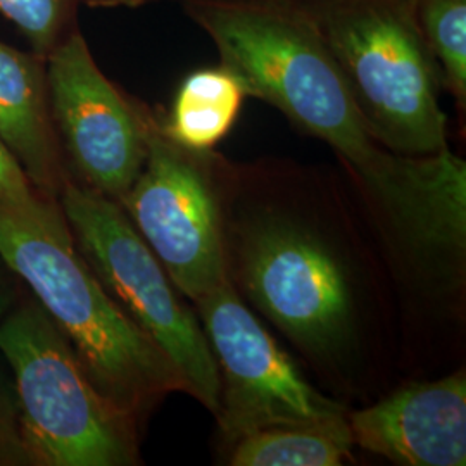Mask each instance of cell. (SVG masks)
<instances>
[{
	"label": "cell",
	"mask_w": 466,
	"mask_h": 466,
	"mask_svg": "<svg viewBox=\"0 0 466 466\" xmlns=\"http://www.w3.org/2000/svg\"><path fill=\"white\" fill-rule=\"evenodd\" d=\"M0 258L38 300L104 398L137 417L185 390L167 354L142 332L85 261L59 200L0 202Z\"/></svg>",
	"instance_id": "6da1fadb"
},
{
	"label": "cell",
	"mask_w": 466,
	"mask_h": 466,
	"mask_svg": "<svg viewBox=\"0 0 466 466\" xmlns=\"http://www.w3.org/2000/svg\"><path fill=\"white\" fill-rule=\"evenodd\" d=\"M217 46L219 65L233 71L248 96L280 109L296 127L329 144L370 190L396 152L370 135L317 19L273 2L182 4Z\"/></svg>",
	"instance_id": "7a4b0ae2"
},
{
	"label": "cell",
	"mask_w": 466,
	"mask_h": 466,
	"mask_svg": "<svg viewBox=\"0 0 466 466\" xmlns=\"http://www.w3.org/2000/svg\"><path fill=\"white\" fill-rule=\"evenodd\" d=\"M370 135L406 156L448 149L442 85L417 0H340L311 11Z\"/></svg>",
	"instance_id": "3957f363"
},
{
	"label": "cell",
	"mask_w": 466,
	"mask_h": 466,
	"mask_svg": "<svg viewBox=\"0 0 466 466\" xmlns=\"http://www.w3.org/2000/svg\"><path fill=\"white\" fill-rule=\"evenodd\" d=\"M0 352L13 373L23 429L38 466L138 463L135 418L100 394L25 285L0 317Z\"/></svg>",
	"instance_id": "277c9868"
},
{
	"label": "cell",
	"mask_w": 466,
	"mask_h": 466,
	"mask_svg": "<svg viewBox=\"0 0 466 466\" xmlns=\"http://www.w3.org/2000/svg\"><path fill=\"white\" fill-rule=\"evenodd\" d=\"M59 204L85 261L125 315L167 354L190 392L215 415L219 373L194 313L116 200L69 180Z\"/></svg>",
	"instance_id": "5b68a950"
},
{
	"label": "cell",
	"mask_w": 466,
	"mask_h": 466,
	"mask_svg": "<svg viewBox=\"0 0 466 466\" xmlns=\"http://www.w3.org/2000/svg\"><path fill=\"white\" fill-rule=\"evenodd\" d=\"M204 154L173 144L152 115L146 163L116 200L175 289L192 302L228 280L217 198Z\"/></svg>",
	"instance_id": "8992f818"
},
{
	"label": "cell",
	"mask_w": 466,
	"mask_h": 466,
	"mask_svg": "<svg viewBox=\"0 0 466 466\" xmlns=\"http://www.w3.org/2000/svg\"><path fill=\"white\" fill-rule=\"evenodd\" d=\"M194 304L217 361L221 385L217 417L228 441L271 427L346 417L342 404L304 380L228 280Z\"/></svg>",
	"instance_id": "52a82bcc"
},
{
	"label": "cell",
	"mask_w": 466,
	"mask_h": 466,
	"mask_svg": "<svg viewBox=\"0 0 466 466\" xmlns=\"http://www.w3.org/2000/svg\"><path fill=\"white\" fill-rule=\"evenodd\" d=\"M46 63L50 116L71 180L119 199L146 163L152 113L100 71L78 28Z\"/></svg>",
	"instance_id": "ba28073f"
},
{
	"label": "cell",
	"mask_w": 466,
	"mask_h": 466,
	"mask_svg": "<svg viewBox=\"0 0 466 466\" xmlns=\"http://www.w3.org/2000/svg\"><path fill=\"white\" fill-rule=\"evenodd\" d=\"M242 271L250 299L304 350L327 352L346 339L350 283L313 235L287 223L254 228L244 240Z\"/></svg>",
	"instance_id": "9c48e42d"
},
{
	"label": "cell",
	"mask_w": 466,
	"mask_h": 466,
	"mask_svg": "<svg viewBox=\"0 0 466 466\" xmlns=\"http://www.w3.org/2000/svg\"><path fill=\"white\" fill-rule=\"evenodd\" d=\"M348 421L354 446L394 463L465 466V375L408 385Z\"/></svg>",
	"instance_id": "30bf717a"
},
{
	"label": "cell",
	"mask_w": 466,
	"mask_h": 466,
	"mask_svg": "<svg viewBox=\"0 0 466 466\" xmlns=\"http://www.w3.org/2000/svg\"><path fill=\"white\" fill-rule=\"evenodd\" d=\"M373 194L410 246L431 256L458 254L466 242V165L452 150L406 156Z\"/></svg>",
	"instance_id": "8fae6325"
},
{
	"label": "cell",
	"mask_w": 466,
	"mask_h": 466,
	"mask_svg": "<svg viewBox=\"0 0 466 466\" xmlns=\"http://www.w3.org/2000/svg\"><path fill=\"white\" fill-rule=\"evenodd\" d=\"M0 138L38 192L59 200L71 177L50 116L46 57L2 42Z\"/></svg>",
	"instance_id": "7c38bea8"
},
{
	"label": "cell",
	"mask_w": 466,
	"mask_h": 466,
	"mask_svg": "<svg viewBox=\"0 0 466 466\" xmlns=\"http://www.w3.org/2000/svg\"><path fill=\"white\" fill-rule=\"evenodd\" d=\"M249 97L242 80L228 67H202L178 86L167 119H157L167 138L190 152L208 154L230 134Z\"/></svg>",
	"instance_id": "4fadbf2b"
},
{
	"label": "cell",
	"mask_w": 466,
	"mask_h": 466,
	"mask_svg": "<svg viewBox=\"0 0 466 466\" xmlns=\"http://www.w3.org/2000/svg\"><path fill=\"white\" fill-rule=\"evenodd\" d=\"M354 439L346 417L280 425L235 442L233 466H339L350 456Z\"/></svg>",
	"instance_id": "5bb4252c"
},
{
	"label": "cell",
	"mask_w": 466,
	"mask_h": 466,
	"mask_svg": "<svg viewBox=\"0 0 466 466\" xmlns=\"http://www.w3.org/2000/svg\"><path fill=\"white\" fill-rule=\"evenodd\" d=\"M417 16L442 85L465 106L466 0H417Z\"/></svg>",
	"instance_id": "9a60e30c"
},
{
	"label": "cell",
	"mask_w": 466,
	"mask_h": 466,
	"mask_svg": "<svg viewBox=\"0 0 466 466\" xmlns=\"http://www.w3.org/2000/svg\"><path fill=\"white\" fill-rule=\"evenodd\" d=\"M78 4L80 0H0V15L16 25L35 54L47 59L78 28Z\"/></svg>",
	"instance_id": "2e32d148"
},
{
	"label": "cell",
	"mask_w": 466,
	"mask_h": 466,
	"mask_svg": "<svg viewBox=\"0 0 466 466\" xmlns=\"http://www.w3.org/2000/svg\"><path fill=\"white\" fill-rule=\"evenodd\" d=\"M0 466H38L23 429L13 373L0 352Z\"/></svg>",
	"instance_id": "e0dca14e"
},
{
	"label": "cell",
	"mask_w": 466,
	"mask_h": 466,
	"mask_svg": "<svg viewBox=\"0 0 466 466\" xmlns=\"http://www.w3.org/2000/svg\"><path fill=\"white\" fill-rule=\"evenodd\" d=\"M46 200L56 199L38 192L13 152L0 138V202L16 208H36Z\"/></svg>",
	"instance_id": "ac0fdd59"
},
{
	"label": "cell",
	"mask_w": 466,
	"mask_h": 466,
	"mask_svg": "<svg viewBox=\"0 0 466 466\" xmlns=\"http://www.w3.org/2000/svg\"><path fill=\"white\" fill-rule=\"evenodd\" d=\"M21 290L23 283L0 258V317L15 306Z\"/></svg>",
	"instance_id": "d6986e66"
},
{
	"label": "cell",
	"mask_w": 466,
	"mask_h": 466,
	"mask_svg": "<svg viewBox=\"0 0 466 466\" xmlns=\"http://www.w3.org/2000/svg\"><path fill=\"white\" fill-rule=\"evenodd\" d=\"M180 4L190 2V0H177ZM208 2H273V4H285V5H294L304 11H317L323 5H329L333 2H340V0H208Z\"/></svg>",
	"instance_id": "ffe728a7"
},
{
	"label": "cell",
	"mask_w": 466,
	"mask_h": 466,
	"mask_svg": "<svg viewBox=\"0 0 466 466\" xmlns=\"http://www.w3.org/2000/svg\"><path fill=\"white\" fill-rule=\"evenodd\" d=\"M159 2V0H80L88 7H102V9H113V7H142L146 4Z\"/></svg>",
	"instance_id": "44dd1931"
}]
</instances>
